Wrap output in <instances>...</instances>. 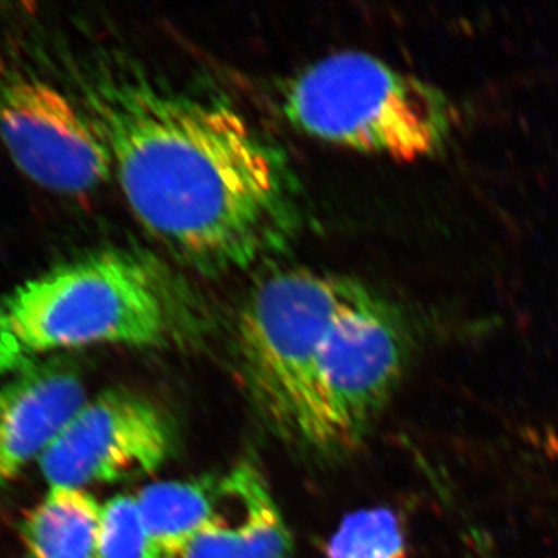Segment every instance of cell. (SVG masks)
<instances>
[{
	"label": "cell",
	"instance_id": "obj_2",
	"mask_svg": "<svg viewBox=\"0 0 558 558\" xmlns=\"http://www.w3.org/2000/svg\"><path fill=\"white\" fill-rule=\"evenodd\" d=\"M182 299L171 275L137 252L61 264L0 299V379L65 349L159 348L174 333Z\"/></svg>",
	"mask_w": 558,
	"mask_h": 558
},
{
	"label": "cell",
	"instance_id": "obj_10",
	"mask_svg": "<svg viewBox=\"0 0 558 558\" xmlns=\"http://www.w3.org/2000/svg\"><path fill=\"white\" fill-rule=\"evenodd\" d=\"M222 480L163 481L143 487L135 495L154 545L165 558H180L191 537L218 517L216 505Z\"/></svg>",
	"mask_w": 558,
	"mask_h": 558
},
{
	"label": "cell",
	"instance_id": "obj_4",
	"mask_svg": "<svg viewBox=\"0 0 558 558\" xmlns=\"http://www.w3.org/2000/svg\"><path fill=\"white\" fill-rule=\"evenodd\" d=\"M282 112L311 137L400 161L446 148L459 121L446 92L355 50L322 58L289 80Z\"/></svg>",
	"mask_w": 558,
	"mask_h": 558
},
{
	"label": "cell",
	"instance_id": "obj_5",
	"mask_svg": "<svg viewBox=\"0 0 558 558\" xmlns=\"http://www.w3.org/2000/svg\"><path fill=\"white\" fill-rule=\"evenodd\" d=\"M409 322L371 295L344 312L317 363L319 411L329 450H349L368 436L413 354Z\"/></svg>",
	"mask_w": 558,
	"mask_h": 558
},
{
	"label": "cell",
	"instance_id": "obj_7",
	"mask_svg": "<svg viewBox=\"0 0 558 558\" xmlns=\"http://www.w3.org/2000/svg\"><path fill=\"white\" fill-rule=\"evenodd\" d=\"M175 436L159 403L131 389H108L70 418L40 454L39 468L51 487L116 483L161 468Z\"/></svg>",
	"mask_w": 558,
	"mask_h": 558
},
{
	"label": "cell",
	"instance_id": "obj_1",
	"mask_svg": "<svg viewBox=\"0 0 558 558\" xmlns=\"http://www.w3.org/2000/svg\"><path fill=\"white\" fill-rule=\"evenodd\" d=\"M83 92L132 211L191 266L248 269L296 236L288 160L236 109L135 70H106Z\"/></svg>",
	"mask_w": 558,
	"mask_h": 558
},
{
	"label": "cell",
	"instance_id": "obj_6",
	"mask_svg": "<svg viewBox=\"0 0 558 558\" xmlns=\"http://www.w3.org/2000/svg\"><path fill=\"white\" fill-rule=\"evenodd\" d=\"M0 140L17 170L53 193H92L113 174L89 110L25 70L0 68Z\"/></svg>",
	"mask_w": 558,
	"mask_h": 558
},
{
	"label": "cell",
	"instance_id": "obj_15",
	"mask_svg": "<svg viewBox=\"0 0 558 558\" xmlns=\"http://www.w3.org/2000/svg\"><path fill=\"white\" fill-rule=\"evenodd\" d=\"M465 549H468V558H498L494 543L481 529H469L465 534Z\"/></svg>",
	"mask_w": 558,
	"mask_h": 558
},
{
	"label": "cell",
	"instance_id": "obj_14",
	"mask_svg": "<svg viewBox=\"0 0 558 558\" xmlns=\"http://www.w3.org/2000/svg\"><path fill=\"white\" fill-rule=\"evenodd\" d=\"M236 527L218 515L191 537L180 558H236Z\"/></svg>",
	"mask_w": 558,
	"mask_h": 558
},
{
	"label": "cell",
	"instance_id": "obj_13",
	"mask_svg": "<svg viewBox=\"0 0 558 558\" xmlns=\"http://www.w3.org/2000/svg\"><path fill=\"white\" fill-rule=\"evenodd\" d=\"M98 558H165L132 495H117L102 506Z\"/></svg>",
	"mask_w": 558,
	"mask_h": 558
},
{
	"label": "cell",
	"instance_id": "obj_11",
	"mask_svg": "<svg viewBox=\"0 0 558 558\" xmlns=\"http://www.w3.org/2000/svg\"><path fill=\"white\" fill-rule=\"evenodd\" d=\"M227 497L240 499L244 517L236 526V558H290L293 539L284 517L271 495L263 473L242 461L222 478Z\"/></svg>",
	"mask_w": 558,
	"mask_h": 558
},
{
	"label": "cell",
	"instance_id": "obj_9",
	"mask_svg": "<svg viewBox=\"0 0 558 558\" xmlns=\"http://www.w3.org/2000/svg\"><path fill=\"white\" fill-rule=\"evenodd\" d=\"M102 506L84 488L50 487L25 513V558H98Z\"/></svg>",
	"mask_w": 558,
	"mask_h": 558
},
{
	"label": "cell",
	"instance_id": "obj_3",
	"mask_svg": "<svg viewBox=\"0 0 558 558\" xmlns=\"http://www.w3.org/2000/svg\"><path fill=\"white\" fill-rule=\"evenodd\" d=\"M368 295L355 279L296 269L264 279L245 301L238 366L250 402L275 435L329 450L317 391L319 352L341 315Z\"/></svg>",
	"mask_w": 558,
	"mask_h": 558
},
{
	"label": "cell",
	"instance_id": "obj_8",
	"mask_svg": "<svg viewBox=\"0 0 558 558\" xmlns=\"http://www.w3.org/2000/svg\"><path fill=\"white\" fill-rule=\"evenodd\" d=\"M86 403L75 363L53 355L0 387V486L16 478Z\"/></svg>",
	"mask_w": 558,
	"mask_h": 558
},
{
	"label": "cell",
	"instance_id": "obj_12",
	"mask_svg": "<svg viewBox=\"0 0 558 558\" xmlns=\"http://www.w3.org/2000/svg\"><path fill=\"white\" fill-rule=\"evenodd\" d=\"M328 558H407L405 532L395 510L363 509L344 517L326 546Z\"/></svg>",
	"mask_w": 558,
	"mask_h": 558
}]
</instances>
